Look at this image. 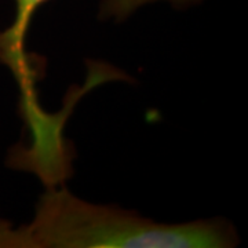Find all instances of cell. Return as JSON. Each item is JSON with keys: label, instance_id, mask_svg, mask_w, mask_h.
Returning a JSON list of instances; mask_svg holds the SVG:
<instances>
[{"label": "cell", "instance_id": "1", "mask_svg": "<svg viewBox=\"0 0 248 248\" xmlns=\"http://www.w3.org/2000/svg\"><path fill=\"white\" fill-rule=\"evenodd\" d=\"M239 244L221 218L164 223L113 204H95L62 185L47 186L33 218L0 222V248H231Z\"/></svg>", "mask_w": 248, "mask_h": 248}, {"label": "cell", "instance_id": "2", "mask_svg": "<svg viewBox=\"0 0 248 248\" xmlns=\"http://www.w3.org/2000/svg\"><path fill=\"white\" fill-rule=\"evenodd\" d=\"M48 0H16V16L13 24L0 32V62L14 75L22 95V110L28 119H36L42 115V109L36 97L35 65L25 50V39L32 19Z\"/></svg>", "mask_w": 248, "mask_h": 248}, {"label": "cell", "instance_id": "3", "mask_svg": "<svg viewBox=\"0 0 248 248\" xmlns=\"http://www.w3.org/2000/svg\"><path fill=\"white\" fill-rule=\"evenodd\" d=\"M203 0H101L98 7V17L102 21L124 22L127 18L148 4L153 3H170L178 9H185L199 4Z\"/></svg>", "mask_w": 248, "mask_h": 248}]
</instances>
